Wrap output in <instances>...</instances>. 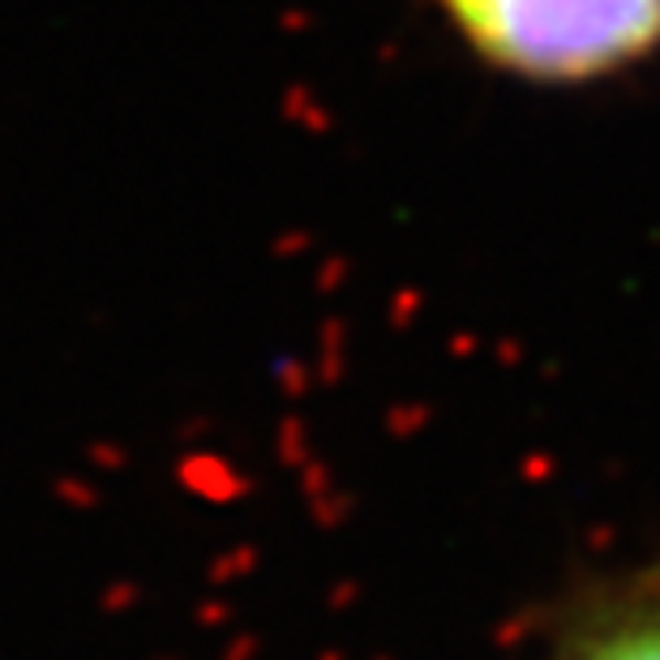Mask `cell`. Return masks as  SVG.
Wrapping results in <instances>:
<instances>
[{"label":"cell","instance_id":"obj_1","mask_svg":"<svg viewBox=\"0 0 660 660\" xmlns=\"http://www.w3.org/2000/svg\"><path fill=\"white\" fill-rule=\"evenodd\" d=\"M498 69L587 82L643 61L660 43V0H442Z\"/></svg>","mask_w":660,"mask_h":660},{"label":"cell","instance_id":"obj_2","mask_svg":"<svg viewBox=\"0 0 660 660\" xmlns=\"http://www.w3.org/2000/svg\"><path fill=\"white\" fill-rule=\"evenodd\" d=\"M562 660H660V580L626 587L583 621Z\"/></svg>","mask_w":660,"mask_h":660}]
</instances>
